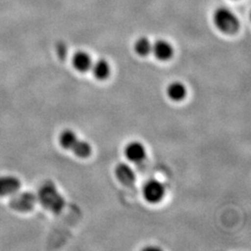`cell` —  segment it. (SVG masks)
I'll return each mask as SVG.
<instances>
[{
  "label": "cell",
  "mask_w": 251,
  "mask_h": 251,
  "mask_svg": "<svg viewBox=\"0 0 251 251\" xmlns=\"http://www.w3.org/2000/svg\"><path fill=\"white\" fill-rule=\"evenodd\" d=\"M40 203L54 213H59L64 206V199L53 183L48 182L42 185L38 193Z\"/></svg>",
  "instance_id": "obj_1"
},
{
  "label": "cell",
  "mask_w": 251,
  "mask_h": 251,
  "mask_svg": "<svg viewBox=\"0 0 251 251\" xmlns=\"http://www.w3.org/2000/svg\"><path fill=\"white\" fill-rule=\"evenodd\" d=\"M213 22L218 30L226 35H234L239 29V20L231 9L225 7L216 9Z\"/></svg>",
  "instance_id": "obj_2"
},
{
  "label": "cell",
  "mask_w": 251,
  "mask_h": 251,
  "mask_svg": "<svg viewBox=\"0 0 251 251\" xmlns=\"http://www.w3.org/2000/svg\"><path fill=\"white\" fill-rule=\"evenodd\" d=\"M165 185L157 179H151L144 183L143 195L147 202L151 204L159 203L165 197Z\"/></svg>",
  "instance_id": "obj_3"
},
{
  "label": "cell",
  "mask_w": 251,
  "mask_h": 251,
  "mask_svg": "<svg viewBox=\"0 0 251 251\" xmlns=\"http://www.w3.org/2000/svg\"><path fill=\"white\" fill-rule=\"evenodd\" d=\"M22 186L21 180L11 175L0 176V198L14 196Z\"/></svg>",
  "instance_id": "obj_4"
},
{
  "label": "cell",
  "mask_w": 251,
  "mask_h": 251,
  "mask_svg": "<svg viewBox=\"0 0 251 251\" xmlns=\"http://www.w3.org/2000/svg\"><path fill=\"white\" fill-rule=\"evenodd\" d=\"M124 153L128 161L141 163L146 157V149L142 143L134 141L126 145Z\"/></svg>",
  "instance_id": "obj_5"
},
{
  "label": "cell",
  "mask_w": 251,
  "mask_h": 251,
  "mask_svg": "<svg viewBox=\"0 0 251 251\" xmlns=\"http://www.w3.org/2000/svg\"><path fill=\"white\" fill-rule=\"evenodd\" d=\"M152 52L157 60L166 62L171 60L174 53V50L169 41L159 39L152 44Z\"/></svg>",
  "instance_id": "obj_6"
},
{
  "label": "cell",
  "mask_w": 251,
  "mask_h": 251,
  "mask_svg": "<svg viewBox=\"0 0 251 251\" xmlns=\"http://www.w3.org/2000/svg\"><path fill=\"white\" fill-rule=\"evenodd\" d=\"M115 174L117 179L123 185L130 186L135 182L136 175L132 168L126 163H120L116 167Z\"/></svg>",
  "instance_id": "obj_7"
},
{
  "label": "cell",
  "mask_w": 251,
  "mask_h": 251,
  "mask_svg": "<svg viewBox=\"0 0 251 251\" xmlns=\"http://www.w3.org/2000/svg\"><path fill=\"white\" fill-rule=\"evenodd\" d=\"M91 56L86 51L79 50L74 54L72 59V64L74 68L80 73L88 72L92 65Z\"/></svg>",
  "instance_id": "obj_8"
},
{
  "label": "cell",
  "mask_w": 251,
  "mask_h": 251,
  "mask_svg": "<svg viewBox=\"0 0 251 251\" xmlns=\"http://www.w3.org/2000/svg\"><path fill=\"white\" fill-rule=\"evenodd\" d=\"M187 90L184 84L179 81L171 82L167 88V96L173 101H181L185 99Z\"/></svg>",
  "instance_id": "obj_9"
},
{
  "label": "cell",
  "mask_w": 251,
  "mask_h": 251,
  "mask_svg": "<svg viewBox=\"0 0 251 251\" xmlns=\"http://www.w3.org/2000/svg\"><path fill=\"white\" fill-rule=\"evenodd\" d=\"M92 74L94 77H96L98 80H105L107 79L111 74V66L106 60L100 59L95 63H92L91 68Z\"/></svg>",
  "instance_id": "obj_10"
},
{
  "label": "cell",
  "mask_w": 251,
  "mask_h": 251,
  "mask_svg": "<svg viewBox=\"0 0 251 251\" xmlns=\"http://www.w3.org/2000/svg\"><path fill=\"white\" fill-rule=\"evenodd\" d=\"M77 140V135L72 129H64L59 136V143L66 150H71Z\"/></svg>",
  "instance_id": "obj_11"
},
{
  "label": "cell",
  "mask_w": 251,
  "mask_h": 251,
  "mask_svg": "<svg viewBox=\"0 0 251 251\" xmlns=\"http://www.w3.org/2000/svg\"><path fill=\"white\" fill-rule=\"evenodd\" d=\"M152 42L150 39L145 36H142L135 42V52L142 57H145L152 52Z\"/></svg>",
  "instance_id": "obj_12"
},
{
  "label": "cell",
  "mask_w": 251,
  "mask_h": 251,
  "mask_svg": "<svg viewBox=\"0 0 251 251\" xmlns=\"http://www.w3.org/2000/svg\"><path fill=\"white\" fill-rule=\"evenodd\" d=\"M72 151L77 157L80 158H87L89 157L92 151L91 145L88 142L83 140H77V142L73 146Z\"/></svg>",
  "instance_id": "obj_13"
}]
</instances>
